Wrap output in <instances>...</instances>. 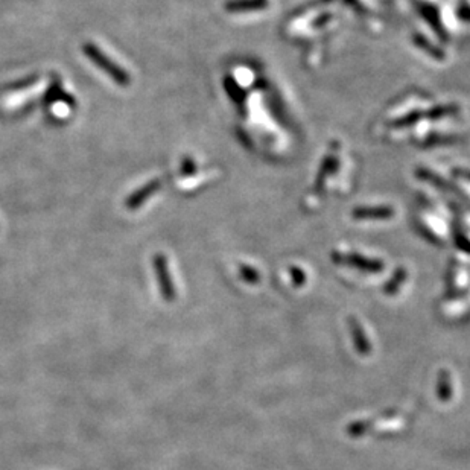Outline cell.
Listing matches in <instances>:
<instances>
[{
    "label": "cell",
    "mask_w": 470,
    "mask_h": 470,
    "mask_svg": "<svg viewBox=\"0 0 470 470\" xmlns=\"http://www.w3.org/2000/svg\"><path fill=\"white\" fill-rule=\"evenodd\" d=\"M161 187V180L154 178L150 183L143 185L142 187H139L137 191L132 192L128 198L125 201V207L128 210H137L142 207L146 201H148L152 195H156V192L160 191Z\"/></svg>",
    "instance_id": "3"
},
{
    "label": "cell",
    "mask_w": 470,
    "mask_h": 470,
    "mask_svg": "<svg viewBox=\"0 0 470 470\" xmlns=\"http://www.w3.org/2000/svg\"><path fill=\"white\" fill-rule=\"evenodd\" d=\"M82 52L86 54V57L93 62V64L101 69L105 75H108L111 80H113L117 86L121 87H128L131 84V76L126 70L116 64V62L111 60L108 55H105L99 46H96L95 43H86L82 46Z\"/></svg>",
    "instance_id": "1"
},
{
    "label": "cell",
    "mask_w": 470,
    "mask_h": 470,
    "mask_svg": "<svg viewBox=\"0 0 470 470\" xmlns=\"http://www.w3.org/2000/svg\"><path fill=\"white\" fill-rule=\"evenodd\" d=\"M152 268H154V272H156L161 298H163L165 301H174L175 297H177V292H175V286H174L172 276L169 271V262H167L166 256L161 255V252L154 256Z\"/></svg>",
    "instance_id": "2"
},
{
    "label": "cell",
    "mask_w": 470,
    "mask_h": 470,
    "mask_svg": "<svg viewBox=\"0 0 470 470\" xmlns=\"http://www.w3.org/2000/svg\"><path fill=\"white\" fill-rule=\"evenodd\" d=\"M45 104H52V102H57V101H64L67 104H72L73 99L70 97L67 93H64V90L61 89V86L58 82H54L51 89L47 90V93L45 95Z\"/></svg>",
    "instance_id": "4"
},
{
    "label": "cell",
    "mask_w": 470,
    "mask_h": 470,
    "mask_svg": "<svg viewBox=\"0 0 470 470\" xmlns=\"http://www.w3.org/2000/svg\"><path fill=\"white\" fill-rule=\"evenodd\" d=\"M195 172V163L192 158H183L181 161V174L183 175H192Z\"/></svg>",
    "instance_id": "5"
}]
</instances>
